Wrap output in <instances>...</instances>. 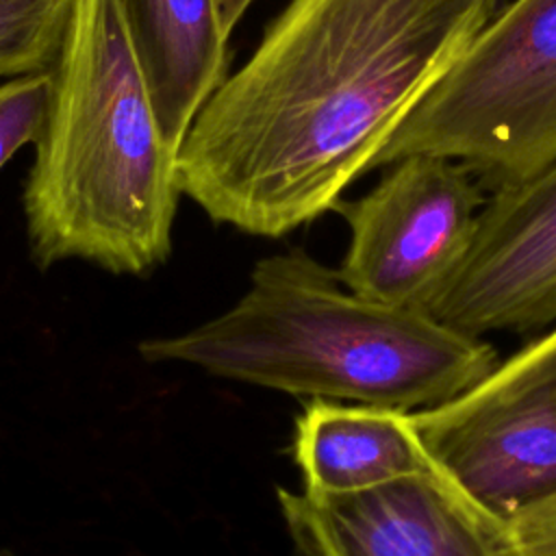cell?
<instances>
[{"label":"cell","instance_id":"1","mask_svg":"<svg viewBox=\"0 0 556 556\" xmlns=\"http://www.w3.org/2000/svg\"><path fill=\"white\" fill-rule=\"evenodd\" d=\"M497 0H289L176 159L213 222L278 239L334 211Z\"/></svg>","mask_w":556,"mask_h":556},{"label":"cell","instance_id":"2","mask_svg":"<svg viewBox=\"0 0 556 556\" xmlns=\"http://www.w3.org/2000/svg\"><path fill=\"white\" fill-rule=\"evenodd\" d=\"M24 185L39 267L146 274L172 250L180 187L119 0H72Z\"/></svg>","mask_w":556,"mask_h":556},{"label":"cell","instance_id":"3","mask_svg":"<svg viewBox=\"0 0 556 556\" xmlns=\"http://www.w3.org/2000/svg\"><path fill=\"white\" fill-rule=\"evenodd\" d=\"M139 352L291 395L406 413L454 400L500 361L486 339L363 298L298 250L261 258L248 291L215 319L148 339Z\"/></svg>","mask_w":556,"mask_h":556},{"label":"cell","instance_id":"4","mask_svg":"<svg viewBox=\"0 0 556 556\" xmlns=\"http://www.w3.org/2000/svg\"><path fill=\"white\" fill-rule=\"evenodd\" d=\"M415 152L465 163L489 191L556 161V0L497 7L376 167Z\"/></svg>","mask_w":556,"mask_h":556},{"label":"cell","instance_id":"5","mask_svg":"<svg viewBox=\"0 0 556 556\" xmlns=\"http://www.w3.org/2000/svg\"><path fill=\"white\" fill-rule=\"evenodd\" d=\"M486 200L456 159L415 152L389 163L365 195L334 206L350 230L339 280L374 302L430 313L463 265Z\"/></svg>","mask_w":556,"mask_h":556},{"label":"cell","instance_id":"6","mask_svg":"<svg viewBox=\"0 0 556 556\" xmlns=\"http://www.w3.org/2000/svg\"><path fill=\"white\" fill-rule=\"evenodd\" d=\"M413 419L437 465L495 515L556 495V324Z\"/></svg>","mask_w":556,"mask_h":556},{"label":"cell","instance_id":"7","mask_svg":"<svg viewBox=\"0 0 556 556\" xmlns=\"http://www.w3.org/2000/svg\"><path fill=\"white\" fill-rule=\"evenodd\" d=\"M298 556H517L508 519L443 467L350 495L278 489Z\"/></svg>","mask_w":556,"mask_h":556},{"label":"cell","instance_id":"8","mask_svg":"<svg viewBox=\"0 0 556 556\" xmlns=\"http://www.w3.org/2000/svg\"><path fill=\"white\" fill-rule=\"evenodd\" d=\"M430 313L480 339L556 324V161L489 193L473 243Z\"/></svg>","mask_w":556,"mask_h":556},{"label":"cell","instance_id":"9","mask_svg":"<svg viewBox=\"0 0 556 556\" xmlns=\"http://www.w3.org/2000/svg\"><path fill=\"white\" fill-rule=\"evenodd\" d=\"M293 458L304 491L350 495L434 465L413 413L313 397L295 419Z\"/></svg>","mask_w":556,"mask_h":556},{"label":"cell","instance_id":"10","mask_svg":"<svg viewBox=\"0 0 556 556\" xmlns=\"http://www.w3.org/2000/svg\"><path fill=\"white\" fill-rule=\"evenodd\" d=\"M161 128L180 148L195 115L228 76L217 0H119Z\"/></svg>","mask_w":556,"mask_h":556},{"label":"cell","instance_id":"11","mask_svg":"<svg viewBox=\"0 0 556 556\" xmlns=\"http://www.w3.org/2000/svg\"><path fill=\"white\" fill-rule=\"evenodd\" d=\"M72 0H0V78L43 74L56 61Z\"/></svg>","mask_w":556,"mask_h":556},{"label":"cell","instance_id":"12","mask_svg":"<svg viewBox=\"0 0 556 556\" xmlns=\"http://www.w3.org/2000/svg\"><path fill=\"white\" fill-rule=\"evenodd\" d=\"M48 72L0 83V169L24 148L33 146L46 113Z\"/></svg>","mask_w":556,"mask_h":556},{"label":"cell","instance_id":"13","mask_svg":"<svg viewBox=\"0 0 556 556\" xmlns=\"http://www.w3.org/2000/svg\"><path fill=\"white\" fill-rule=\"evenodd\" d=\"M254 0H217L219 7V15H222V26L224 33L230 37L235 26L241 22V17L245 15V11L250 9Z\"/></svg>","mask_w":556,"mask_h":556}]
</instances>
